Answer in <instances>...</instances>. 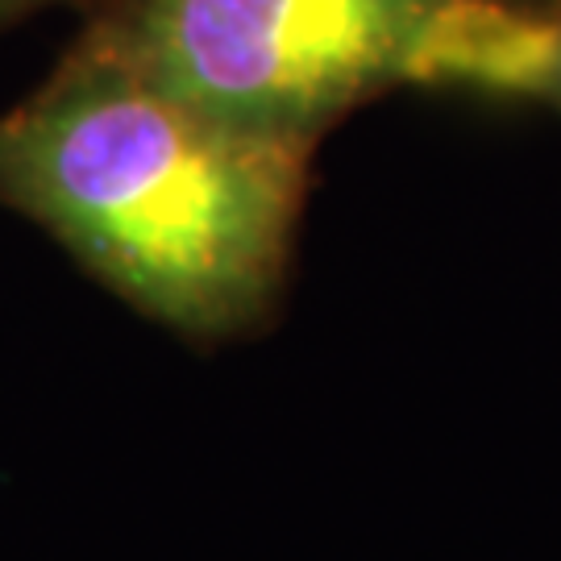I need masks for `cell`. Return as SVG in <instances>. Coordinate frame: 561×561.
Listing matches in <instances>:
<instances>
[{
  "mask_svg": "<svg viewBox=\"0 0 561 561\" xmlns=\"http://www.w3.org/2000/svg\"><path fill=\"white\" fill-rule=\"evenodd\" d=\"M312 154L192 108L88 30L0 113V208L141 321L221 345L279 308Z\"/></svg>",
  "mask_w": 561,
  "mask_h": 561,
  "instance_id": "6da1fadb",
  "label": "cell"
},
{
  "mask_svg": "<svg viewBox=\"0 0 561 561\" xmlns=\"http://www.w3.org/2000/svg\"><path fill=\"white\" fill-rule=\"evenodd\" d=\"M461 0H117L92 30L146 80L259 138L317 150L412 88Z\"/></svg>",
  "mask_w": 561,
  "mask_h": 561,
  "instance_id": "7a4b0ae2",
  "label": "cell"
},
{
  "mask_svg": "<svg viewBox=\"0 0 561 561\" xmlns=\"http://www.w3.org/2000/svg\"><path fill=\"white\" fill-rule=\"evenodd\" d=\"M46 4H62V0H0V25L25 18V13H34V9H46Z\"/></svg>",
  "mask_w": 561,
  "mask_h": 561,
  "instance_id": "3957f363",
  "label": "cell"
},
{
  "mask_svg": "<svg viewBox=\"0 0 561 561\" xmlns=\"http://www.w3.org/2000/svg\"><path fill=\"white\" fill-rule=\"evenodd\" d=\"M549 104L561 113V67H558V80H553V92H549Z\"/></svg>",
  "mask_w": 561,
  "mask_h": 561,
  "instance_id": "277c9868",
  "label": "cell"
}]
</instances>
